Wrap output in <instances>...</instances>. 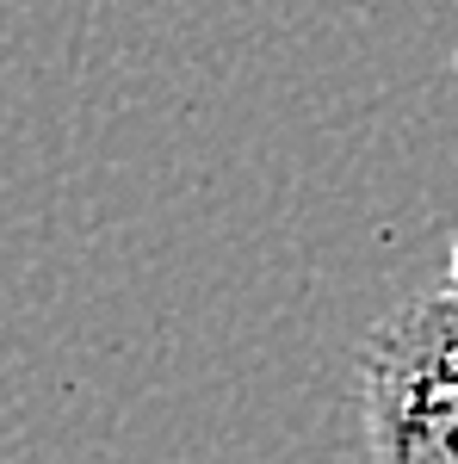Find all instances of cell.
Listing matches in <instances>:
<instances>
[{"mask_svg":"<svg viewBox=\"0 0 458 464\" xmlns=\"http://www.w3.org/2000/svg\"><path fill=\"white\" fill-rule=\"evenodd\" d=\"M372 464H458V291L415 297L359 341Z\"/></svg>","mask_w":458,"mask_h":464,"instance_id":"cell-1","label":"cell"},{"mask_svg":"<svg viewBox=\"0 0 458 464\" xmlns=\"http://www.w3.org/2000/svg\"><path fill=\"white\" fill-rule=\"evenodd\" d=\"M446 291H458V242H453V285H446Z\"/></svg>","mask_w":458,"mask_h":464,"instance_id":"cell-2","label":"cell"}]
</instances>
